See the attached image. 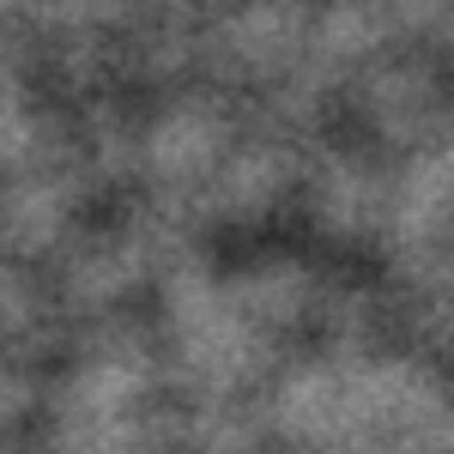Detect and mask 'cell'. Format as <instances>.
Segmentation results:
<instances>
[]
</instances>
